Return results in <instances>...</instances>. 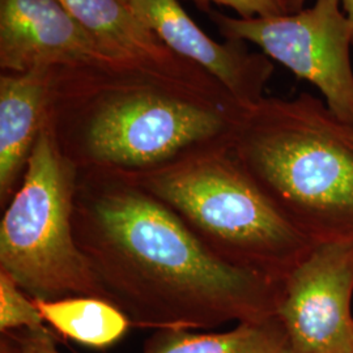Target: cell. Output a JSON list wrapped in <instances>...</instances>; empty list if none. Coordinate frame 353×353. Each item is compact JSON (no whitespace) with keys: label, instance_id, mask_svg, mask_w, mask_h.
<instances>
[{"label":"cell","instance_id":"1","mask_svg":"<svg viewBox=\"0 0 353 353\" xmlns=\"http://www.w3.org/2000/svg\"><path fill=\"white\" fill-rule=\"evenodd\" d=\"M74 234L132 326L199 330L276 318L281 283L228 265L127 176L79 172Z\"/></svg>","mask_w":353,"mask_h":353},{"label":"cell","instance_id":"2","mask_svg":"<svg viewBox=\"0 0 353 353\" xmlns=\"http://www.w3.org/2000/svg\"><path fill=\"white\" fill-rule=\"evenodd\" d=\"M245 110L224 88L132 72H54L48 119L79 172L132 178L232 147Z\"/></svg>","mask_w":353,"mask_h":353},{"label":"cell","instance_id":"3","mask_svg":"<svg viewBox=\"0 0 353 353\" xmlns=\"http://www.w3.org/2000/svg\"><path fill=\"white\" fill-rule=\"evenodd\" d=\"M230 151L314 245L353 241V125L309 93L246 109Z\"/></svg>","mask_w":353,"mask_h":353},{"label":"cell","instance_id":"4","mask_svg":"<svg viewBox=\"0 0 353 353\" xmlns=\"http://www.w3.org/2000/svg\"><path fill=\"white\" fill-rule=\"evenodd\" d=\"M228 148L127 176L228 265L283 283L316 246L279 212Z\"/></svg>","mask_w":353,"mask_h":353},{"label":"cell","instance_id":"5","mask_svg":"<svg viewBox=\"0 0 353 353\" xmlns=\"http://www.w3.org/2000/svg\"><path fill=\"white\" fill-rule=\"evenodd\" d=\"M77 176L46 118L0 221V270L32 299L106 300L74 234Z\"/></svg>","mask_w":353,"mask_h":353},{"label":"cell","instance_id":"6","mask_svg":"<svg viewBox=\"0 0 353 353\" xmlns=\"http://www.w3.org/2000/svg\"><path fill=\"white\" fill-rule=\"evenodd\" d=\"M223 37L255 43L321 90L328 109L353 125L352 30L341 0H316L313 7L274 17H232L207 11Z\"/></svg>","mask_w":353,"mask_h":353},{"label":"cell","instance_id":"7","mask_svg":"<svg viewBox=\"0 0 353 353\" xmlns=\"http://www.w3.org/2000/svg\"><path fill=\"white\" fill-rule=\"evenodd\" d=\"M353 241L318 243L281 283L290 353H352Z\"/></svg>","mask_w":353,"mask_h":353},{"label":"cell","instance_id":"8","mask_svg":"<svg viewBox=\"0 0 353 353\" xmlns=\"http://www.w3.org/2000/svg\"><path fill=\"white\" fill-rule=\"evenodd\" d=\"M0 67L3 74H144L93 37L59 0H0Z\"/></svg>","mask_w":353,"mask_h":353},{"label":"cell","instance_id":"9","mask_svg":"<svg viewBox=\"0 0 353 353\" xmlns=\"http://www.w3.org/2000/svg\"><path fill=\"white\" fill-rule=\"evenodd\" d=\"M127 4L169 50L211 76L243 109L265 99L274 64L263 52L248 50L242 41H214L178 0H127Z\"/></svg>","mask_w":353,"mask_h":353},{"label":"cell","instance_id":"10","mask_svg":"<svg viewBox=\"0 0 353 353\" xmlns=\"http://www.w3.org/2000/svg\"><path fill=\"white\" fill-rule=\"evenodd\" d=\"M59 1L93 37L140 72L203 88L221 87L201 68L169 50L125 0Z\"/></svg>","mask_w":353,"mask_h":353},{"label":"cell","instance_id":"11","mask_svg":"<svg viewBox=\"0 0 353 353\" xmlns=\"http://www.w3.org/2000/svg\"><path fill=\"white\" fill-rule=\"evenodd\" d=\"M54 72L0 76V204L4 208L19 189L26 163L43 126Z\"/></svg>","mask_w":353,"mask_h":353},{"label":"cell","instance_id":"12","mask_svg":"<svg viewBox=\"0 0 353 353\" xmlns=\"http://www.w3.org/2000/svg\"><path fill=\"white\" fill-rule=\"evenodd\" d=\"M33 301L46 325L65 338L92 348L110 347L132 326L118 306L100 297L74 296Z\"/></svg>","mask_w":353,"mask_h":353},{"label":"cell","instance_id":"13","mask_svg":"<svg viewBox=\"0 0 353 353\" xmlns=\"http://www.w3.org/2000/svg\"><path fill=\"white\" fill-rule=\"evenodd\" d=\"M144 353H290L278 319L239 323L225 332L196 334L185 330L156 331Z\"/></svg>","mask_w":353,"mask_h":353},{"label":"cell","instance_id":"14","mask_svg":"<svg viewBox=\"0 0 353 353\" xmlns=\"http://www.w3.org/2000/svg\"><path fill=\"white\" fill-rule=\"evenodd\" d=\"M46 323L33 299L16 280L0 270V331L11 332L17 330H39Z\"/></svg>","mask_w":353,"mask_h":353},{"label":"cell","instance_id":"15","mask_svg":"<svg viewBox=\"0 0 353 353\" xmlns=\"http://www.w3.org/2000/svg\"><path fill=\"white\" fill-rule=\"evenodd\" d=\"M1 353H62L48 327L1 334Z\"/></svg>","mask_w":353,"mask_h":353},{"label":"cell","instance_id":"16","mask_svg":"<svg viewBox=\"0 0 353 353\" xmlns=\"http://www.w3.org/2000/svg\"><path fill=\"white\" fill-rule=\"evenodd\" d=\"M203 11H210L211 4L224 6L236 11L239 17H274L288 14L281 0H190Z\"/></svg>","mask_w":353,"mask_h":353},{"label":"cell","instance_id":"17","mask_svg":"<svg viewBox=\"0 0 353 353\" xmlns=\"http://www.w3.org/2000/svg\"><path fill=\"white\" fill-rule=\"evenodd\" d=\"M285 11L288 13H296L303 10L306 0H281Z\"/></svg>","mask_w":353,"mask_h":353},{"label":"cell","instance_id":"18","mask_svg":"<svg viewBox=\"0 0 353 353\" xmlns=\"http://www.w3.org/2000/svg\"><path fill=\"white\" fill-rule=\"evenodd\" d=\"M341 8L345 13L348 23L351 26V30H352V45H353V0H341Z\"/></svg>","mask_w":353,"mask_h":353},{"label":"cell","instance_id":"19","mask_svg":"<svg viewBox=\"0 0 353 353\" xmlns=\"http://www.w3.org/2000/svg\"><path fill=\"white\" fill-rule=\"evenodd\" d=\"M352 353H353V347H352Z\"/></svg>","mask_w":353,"mask_h":353},{"label":"cell","instance_id":"20","mask_svg":"<svg viewBox=\"0 0 353 353\" xmlns=\"http://www.w3.org/2000/svg\"><path fill=\"white\" fill-rule=\"evenodd\" d=\"M125 1H126V3H127V0H125Z\"/></svg>","mask_w":353,"mask_h":353}]
</instances>
